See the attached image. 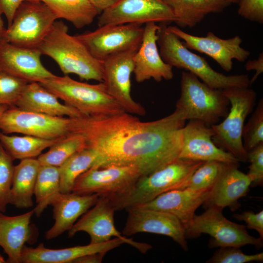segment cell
<instances>
[{"label":"cell","mask_w":263,"mask_h":263,"mask_svg":"<svg viewBox=\"0 0 263 263\" xmlns=\"http://www.w3.org/2000/svg\"><path fill=\"white\" fill-rule=\"evenodd\" d=\"M70 119V133L82 135L86 148L98 154L93 167L135 165L143 176L179 158L187 120L184 112L177 108L171 114L149 122L126 112Z\"/></svg>","instance_id":"1"},{"label":"cell","mask_w":263,"mask_h":263,"mask_svg":"<svg viewBox=\"0 0 263 263\" xmlns=\"http://www.w3.org/2000/svg\"><path fill=\"white\" fill-rule=\"evenodd\" d=\"M38 48L56 62L64 75L103 82V61L95 58L76 36L70 35L62 21L55 22Z\"/></svg>","instance_id":"2"},{"label":"cell","mask_w":263,"mask_h":263,"mask_svg":"<svg viewBox=\"0 0 263 263\" xmlns=\"http://www.w3.org/2000/svg\"><path fill=\"white\" fill-rule=\"evenodd\" d=\"M168 25L159 23L157 32L159 51L166 63L186 70L214 89L249 87L250 79L247 75H226L216 71L204 57L187 48L180 38L168 30Z\"/></svg>","instance_id":"3"},{"label":"cell","mask_w":263,"mask_h":263,"mask_svg":"<svg viewBox=\"0 0 263 263\" xmlns=\"http://www.w3.org/2000/svg\"><path fill=\"white\" fill-rule=\"evenodd\" d=\"M204 162L178 158L141 176L127 192L108 198L115 211L144 204L165 192L185 188L193 172Z\"/></svg>","instance_id":"4"},{"label":"cell","mask_w":263,"mask_h":263,"mask_svg":"<svg viewBox=\"0 0 263 263\" xmlns=\"http://www.w3.org/2000/svg\"><path fill=\"white\" fill-rule=\"evenodd\" d=\"M39 83L85 115L106 116L125 112L108 93L103 82L91 84L75 80L68 75H55Z\"/></svg>","instance_id":"5"},{"label":"cell","mask_w":263,"mask_h":263,"mask_svg":"<svg viewBox=\"0 0 263 263\" xmlns=\"http://www.w3.org/2000/svg\"><path fill=\"white\" fill-rule=\"evenodd\" d=\"M229 102V111L220 123L210 125L212 140L218 147L230 153L239 161H247V152L243 143L242 132L245 119L256 103V92L249 87H232L222 90Z\"/></svg>","instance_id":"6"},{"label":"cell","mask_w":263,"mask_h":263,"mask_svg":"<svg viewBox=\"0 0 263 263\" xmlns=\"http://www.w3.org/2000/svg\"><path fill=\"white\" fill-rule=\"evenodd\" d=\"M175 108L184 112L187 120H199L210 126L226 116L229 102L222 90L211 88L196 75L184 71L181 75V94Z\"/></svg>","instance_id":"7"},{"label":"cell","mask_w":263,"mask_h":263,"mask_svg":"<svg viewBox=\"0 0 263 263\" xmlns=\"http://www.w3.org/2000/svg\"><path fill=\"white\" fill-rule=\"evenodd\" d=\"M57 19L43 1H22L0 40L23 47L38 48Z\"/></svg>","instance_id":"8"},{"label":"cell","mask_w":263,"mask_h":263,"mask_svg":"<svg viewBox=\"0 0 263 263\" xmlns=\"http://www.w3.org/2000/svg\"><path fill=\"white\" fill-rule=\"evenodd\" d=\"M201 214L195 215L190 225L185 230L186 238H194L201 234L211 237L209 245L211 247L234 246L241 247L252 244L257 248L263 246V239L250 235L246 227L227 219L222 209L208 207Z\"/></svg>","instance_id":"9"},{"label":"cell","mask_w":263,"mask_h":263,"mask_svg":"<svg viewBox=\"0 0 263 263\" xmlns=\"http://www.w3.org/2000/svg\"><path fill=\"white\" fill-rule=\"evenodd\" d=\"M142 176L135 165L92 167L77 178L72 192L110 198L128 191Z\"/></svg>","instance_id":"10"},{"label":"cell","mask_w":263,"mask_h":263,"mask_svg":"<svg viewBox=\"0 0 263 263\" xmlns=\"http://www.w3.org/2000/svg\"><path fill=\"white\" fill-rule=\"evenodd\" d=\"M143 33L142 25L129 23L105 25L76 36L95 58L103 61L112 56L138 50Z\"/></svg>","instance_id":"11"},{"label":"cell","mask_w":263,"mask_h":263,"mask_svg":"<svg viewBox=\"0 0 263 263\" xmlns=\"http://www.w3.org/2000/svg\"><path fill=\"white\" fill-rule=\"evenodd\" d=\"M70 117L54 116L9 107L0 117V130L45 139L64 137L70 132Z\"/></svg>","instance_id":"12"},{"label":"cell","mask_w":263,"mask_h":263,"mask_svg":"<svg viewBox=\"0 0 263 263\" xmlns=\"http://www.w3.org/2000/svg\"><path fill=\"white\" fill-rule=\"evenodd\" d=\"M98 18V27L107 24L149 22L169 24L176 18L164 0H119L103 11Z\"/></svg>","instance_id":"13"},{"label":"cell","mask_w":263,"mask_h":263,"mask_svg":"<svg viewBox=\"0 0 263 263\" xmlns=\"http://www.w3.org/2000/svg\"><path fill=\"white\" fill-rule=\"evenodd\" d=\"M137 50H132L112 56L103 60V78L108 93L131 114L143 116L144 108L132 98L131 76L133 72V56Z\"/></svg>","instance_id":"14"},{"label":"cell","mask_w":263,"mask_h":263,"mask_svg":"<svg viewBox=\"0 0 263 263\" xmlns=\"http://www.w3.org/2000/svg\"><path fill=\"white\" fill-rule=\"evenodd\" d=\"M115 211L108 197L99 196L93 207L85 212L69 230V237L74 236L78 232L84 231L89 235L90 244L105 242L114 237L124 240L127 244L136 248L142 253H146L150 249L151 245L127 238L117 230L114 223Z\"/></svg>","instance_id":"15"},{"label":"cell","mask_w":263,"mask_h":263,"mask_svg":"<svg viewBox=\"0 0 263 263\" xmlns=\"http://www.w3.org/2000/svg\"><path fill=\"white\" fill-rule=\"evenodd\" d=\"M168 29L182 39L187 48L208 56L226 72L232 70L233 59L244 62L250 55L241 46L243 40L238 35L223 39L212 32L205 37H199L187 33L176 26H168Z\"/></svg>","instance_id":"16"},{"label":"cell","mask_w":263,"mask_h":263,"mask_svg":"<svg viewBox=\"0 0 263 263\" xmlns=\"http://www.w3.org/2000/svg\"><path fill=\"white\" fill-rule=\"evenodd\" d=\"M128 217L122 234L140 232L163 235L171 238L185 250H188L185 228L174 215L161 211L132 207L126 209Z\"/></svg>","instance_id":"17"},{"label":"cell","mask_w":263,"mask_h":263,"mask_svg":"<svg viewBox=\"0 0 263 263\" xmlns=\"http://www.w3.org/2000/svg\"><path fill=\"white\" fill-rule=\"evenodd\" d=\"M212 128L204 122L190 119L182 131V148L179 158L199 161L236 163L239 161L230 153L217 147L212 140Z\"/></svg>","instance_id":"18"},{"label":"cell","mask_w":263,"mask_h":263,"mask_svg":"<svg viewBox=\"0 0 263 263\" xmlns=\"http://www.w3.org/2000/svg\"><path fill=\"white\" fill-rule=\"evenodd\" d=\"M38 48L23 47L0 40V70L27 83L42 81L55 75L43 65Z\"/></svg>","instance_id":"19"},{"label":"cell","mask_w":263,"mask_h":263,"mask_svg":"<svg viewBox=\"0 0 263 263\" xmlns=\"http://www.w3.org/2000/svg\"><path fill=\"white\" fill-rule=\"evenodd\" d=\"M158 25L155 22L145 24L141 43L133 56V73L138 83L152 78L157 82L171 80L172 67L166 63L160 54L157 40Z\"/></svg>","instance_id":"20"},{"label":"cell","mask_w":263,"mask_h":263,"mask_svg":"<svg viewBox=\"0 0 263 263\" xmlns=\"http://www.w3.org/2000/svg\"><path fill=\"white\" fill-rule=\"evenodd\" d=\"M239 162L225 163L224 167L210 194L203 205L207 208L223 209L228 207L231 211L241 206L239 199L246 195L252 181L247 174L240 171Z\"/></svg>","instance_id":"21"},{"label":"cell","mask_w":263,"mask_h":263,"mask_svg":"<svg viewBox=\"0 0 263 263\" xmlns=\"http://www.w3.org/2000/svg\"><path fill=\"white\" fill-rule=\"evenodd\" d=\"M210 190L196 191L184 188L165 192L137 207L165 212L175 216L185 230L191 223L196 210L208 197Z\"/></svg>","instance_id":"22"},{"label":"cell","mask_w":263,"mask_h":263,"mask_svg":"<svg viewBox=\"0 0 263 263\" xmlns=\"http://www.w3.org/2000/svg\"><path fill=\"white\" fill-rule=\"evenodd\" d=\"M126 243L119 238L99 244H89L61 249H50L40 243L32 248L24 246L20 263H69L84 255L98 252H105Z\"/></svg>","instance_id":"23"},{"label":"cell","mask_w":263,"mask_h":263,"mask_svg":"<svg viewBox=\"0 0 263 263\" xmlns=\"http://www.w3.org/2000/svg\"><path fill=\"white\" fill-rule=\"evenodd\" d=\"M98 197L96 194L60 193L51 205L53 207L55 223L45 233L46 239L55 238L70 230L77 219L93 207Z\"/></svg>","instance_id":"24"},{"label":"cell","mask_w":263,"mask_h":263,"mask_svg":"<svg viewBox=\"0 0 263 263\" xmlns=\"http://www.w3.org/2000/svg\"><path fill=\"white\" fill-rule=\"evenodd\" d=\"M59 98L39 83H28L25 86L15 106L23 110L54 116L74 118L84 116L76 109L62 104Z\"/></svg>","instance_id":"25"},{"label":"cell","mask_w":263,"mask_h":263,"mask_svg":"<svg viewBox=\"0 0 263 263\" xmlns=\"http://www.w3.org/2000/svg\"><path fill=\"white\" fill-rule=\"evenodd\" d=\"M34 210L14 216L0 213V246L8 256L10 263H20L25 244L30 239L31 218Z\"/></svg>","instance_id":"26"},{"label":"cell","mask_w":263,"mask_h":263,"mask_svg":"<svg viewBox=\"0 0 263 263\" xmlns=\"http://www.w3.org/2000/svg\"><path fill=\"white\" fill-rule=\"evenodd\" d=\"M40 167L37 158L23 159L15 166L9 204L20 208L32 207V197Z\"/></svg>","instance_id":"27"},{"label":"cell","mask_w":263,"mask_h":263,"mask_svg":"<svg viewBox=\"0 0 263 263\" xmlns=\"http://www.w3.org/2000/svg\"><path fill=\"white\" fill-rule=\"evenodd\" d=\"M171 8L178 26L192 28L210 13L222 12L231 3L229 0H164Z\"/></svg>","instance_id":"28"},{"label":"cell","mask_w":263,"mask_h":263,"mask_svg":"<svg viewBox=\"0 0 263 263\" xmlns=\"http://www.w3.org/2000/svg\"><path fill=\"white\" fill-rule=\"evenodd\" d=\"M58 19H64L75 28H81L91 24L98 10L89 0H42Z\"/></svg>","instance_id":"29"},{"label":"cell","mask_w":263,"mask_h":263,"mask_svg":"<svg viewBox=\"0 0 263 263\" xmlns=\"http://www.w3.org/2000/svg\"><path fill=\"white\" fill-rule=\"evenodd\" d=\"M59 139H45L28 135H8L0 132V143L14 160L36 158Z\"/></svg>","instance_id":"30"},{"label":"cell","mask_w":263,"mask_h":263,"mask_svg":"<svg viewBox=\"0 0 263 263\" xmlns=\"http://www.w3.org/2000/svg\"><path fill=\"white\" fill-rule=\"evenodd\" d=\"M98 157L96 151L85 148L73 154L59 166L60 193L71 192L77 178L96 163Z\"/></svg>","instance_id":"31"},{"label":"cell","mask_w":263,"mask_h":263,"mask_svg":"<svg viewBox=\"0 0 263 263\" xmlns=\"http://www.w3.org/2000/svg\"><path fill=\"white\" fill-rule=\"evenodd\" d=\"M60 188L59 168L40 165L34 190L37 206L34 210L37 216H39L51 205L60 193Z\"/></svg>","instance_id":"32"},{"label":"cell","mask_w":263,"mask_h":263,"mask_svg":"<svg viewBox=\"0 0 263 263\" xmlns=\"http://www.w3.org/2000/svg\"><path fill=\"white\" fill-rule=\"evenodd\" d=\"M86 148L85 141L81 134L70 133L58 140L49 150L37 158L40 165L59 167L76 152Z\"/></svg>","instance_id":"33"},{"label":"cell","mask_w":263,"mask_h":263,"mask_svg":"<svg viewBox=\"0 0 263 263\" xmlns=\"http://www.w3.org/2000/svg\"><path fill=\"white\" fill-rule=\"evenodd\" d=\"M225 163L204 162L192 173L185 188L196 190H210L217 180Z\"/></svg>","instance_id":"34"},{"label":"cell","mask_w":263,"mask_h":263,"mask_svg":"<svg viewBox=\"0 0 263 263\" xmlns=\"http://www.w3.org/2000/svg\"><path fill=\"white\" fill-rule=\"evenodd\" d=\"M244 147L247 152L263 142V99L261 98L242 132Z\"/></svg>","instance_id":"35"},{"label":"cell","mask_w":263,"mask_h":263,"mask_svg":"<svg viewBox=\"0 0 263 263\" xmlns=\"http://www.w3.org/2000/svg\"><path fill=\"white\" fill-rule=\"evenodd\" d=\"M14 159L0 143V212H4L13 182Z\"/></svg>","instance_id":"36"},{"label":"cell","mask_w":263,"mask_h":263,"mask_svg":"<svg viewBox=\"0 0 263 263\" xmlns=\"http://www.w3.org/2000/svg\"><path fill=\"white\" fill-rule=\"evenodd\" d=\"M27 83L0 70V105L15 106Z\"/></svg>","instance_id":"37"},{"label":"cell","mask_w":263,"mask_h":263,"mask_svg":"<svg viewBox=\"0 0 263 263\" xmlns=\"http://www.w3.org/2000/svg\"><path fill=\"white\" fill-rule=\"evenodd\" d=\"M240 248L234 246L221 247L207 263H247L263 261V252L247 255L244 254Z\"/></svg>","instance_id":"38"},{"label":"cell","mask_w":263,"mask_h":263,"mask_svg":"<svg viewBox=\"0 0 263 263\" xmlns=\"http://www.w3.org/2000/svg\"><path fill=\"white\" fill-rule=\"evenodd\" d=\"M250 163L247 174L251 179V187L263 184V142L247 152V161Z\"/></svg>","instance_id":"39"},{"label":"cell","mask_w":263,"mask_h":263,"mask_svg":"<svg viewBox=\"0 0 263 263\" xmlns=\"http://www.w3.org/2000/svg\"><path fill=\"white\" fill-rule=\"evenodd\" d=\"M238 13L244 18L260 24L263 23V0H240Z\"/></svg>","instance_id":"40"},{"label":"cell","mask_w":263,"mask_h":263,"mask_svg":"<svg viewBox=\"0 0 263 263\" xmlns=\"http://www.w3.org/2000/svg\"><path fill=\"white\" fill-rule=\"evenodd\" d=\"M233 217L239 221H243L246 224V227L254 229L263 239V210L258 213L252 211H246L240 214H234Z\"/></svg>","instance_id":"41"},{"label":"cell","mask_w":263,"mask_h":263,"mask_svg":"<svg viewBox=\"0 0 263 263\" xmlns=\"http://www.w3.org/2000/svg\"><path fill=\"white\" fill-rule=\"evenodd\" d=\"M23 0H0V12L5 16L8 26L11 23L17 9Z\"/></svg>","instance_id":"42"},{"label":"cell","mask_w":263,"mask_h":263,"mask_svg":"<svg viewBox=\"0 0 263 263\" xmlns=\"http://www.w3.org/2000/svg\"><path fill=\"white\" fill-rule=\"evenodd\" d=\"M245 69L247 71H255V74L250 79L251 85L263 72V53H260L257 59L247 61L245 64Z\"/></svg>","instance_id":"43"},{"label":"cell","mask_w":263,"mask_h":263,"mask_svg":"<svg viewBox=\"0 0 263 263\" xmlns=\"http://www.w3.org/2000/svg\"><path fill=\"white\" fill-rule=\"evenodd\" d=\"M105 252H98L87 254L75 260V263H101Z\"/></svg>","instance_id":"44"},{"label":"cell","mask_w":263,"mask_h":263,"mask_svg":"<svg viewBox=\"0 0 263 263\" xmlns=\"http://www.w3.org/2000/svg\"><path fill=\"white\" fill-rule=\"evenodd\" d=\"M119 0H89L98 10L99 14L103 11L110 8Z\"/></svg>","instance_id":"45"},{"label":"cell","mask_w":263,"mask_h":263,"mask_svg":"<svg viewBox=\"0 0 263 263\" xmlns=\"http://www.w3.org/2000/svg\"><path fill=\"white\" fill-rule=\"evenodd\" d=\"M1 12H0V40L1 39L2 35L6 28L4 27V21L1 17Z\"/></svg>","instance_id":"46"},{"label":"cell","mask_w":263,"mask_h":263,"mask_svg":"<svg viewBox=\"0 0 263 263\" xmlns=\"http://www.w3.org/2000/svg\"><path fill=\"white\" fill-rule=\"evenodd\" d=\"M10 106L7 105H0V117L3 113L7 110Z\"/></svg>","instance_id":"47"},{"label":"cell","mask_w":263,"mask_h":263,"mask_svg":"<svg viewBox=\"0 0 263 263\" xmlns=\"http://www.w3.org/2000/svg\"><path fill=\"white\" fill-rule=\"evenodd\" d=\"M231 3H238L240 0H229Z\"/></svg>","instance_id":"48"},{"label":"cell","mask_w":263,"mask_h":263,"mask_svg":"<svg viewBox=\"0 0 263 263\" xmlns=\"http://www.w3.org/2000/svg\"><path fill=\"white\" fill-rule=\"evenodd\" d=\"M6 261L3 258V257L0 255V263H4Z\"/></svg>","instance_id":"49"},{"label":"cell","mask_w":263,"mask_h":263,"mask_svg":"<svg viewBox=\"0 0 263 263\" xmlns=\"http://www.w3.org/2000/svg\"><path fill=\"white\" fill-rule=\"evenodd\" d=\"M24 0H23V1Z\"/></svg>","instance_id":"50"}]
</instances>
